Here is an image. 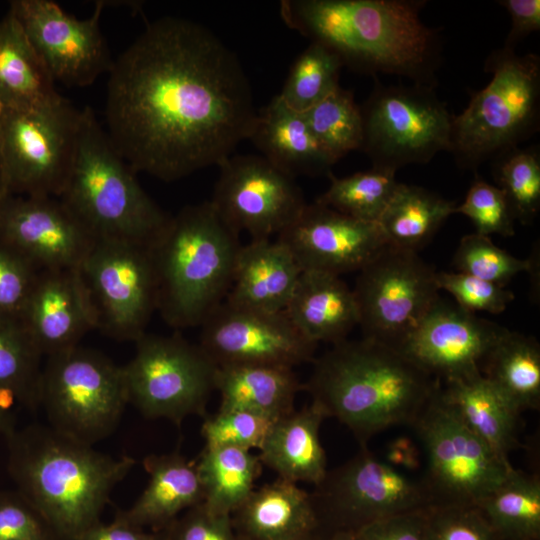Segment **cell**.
<instances>
[{"mask_svg":"<svg viewBox=\"0 0 540 540\" xmlns=\"http://www.w3.org/2000/svg\"><path fill=\"white\" fill-rule=\"evenodd\" d=\"M440 387L412 425L424 447L431 506H476L513 469L444 403Z\"/></svg>","mask_w":540,"mask_h":540,"instance_id":"obj_12","label":"cell"},{"mask_svg":"<svg viewBox=\"0 0 540 540\" xmlns=\"http://www.w3.org/2000/svg\"><path fill=\"white\" fill-rule=\"evenodd\" d=\"M149 475L146 488L125 511H118L130 523L161 532L184 511L201 504L203 491L196 462L179 452L144 458Z\"/></svg>","mask_w":540,"mask_h":540,"instance_id":"obj_27","label":"cell"},{"mask_svg":"<svg viewBox=\"0 0 540 540\" xmlns=\"http://www.w3.org/2000/svg\"><path fill=\"white\" fill-rule=\"evenodd\" d=\"M301 270L278 240L251 239L242 245L225 302L263 312H283Z\"/></svg>","mask_w":540,"mask_h":540,"instance_id":"obj_25","label":"cell"},{"mask_svg":"<svg viewBox=\"0 0 540 540\" xmlns=\"http://www.w3.org/2000/svg\"><path fill=\"white\" fill-rule=\"evenodd\" d=\"M435 273L416 252L386 246L352 290L363 338L399 350L440 298Z\"/></svg>","mask_w":540,"mask_h":540,"instance_id":"obj_14","label":"cell"},{"mask_svg":"<svg viewBox=\"0 0 540 540\" xmlns=\"http://www.w3.org/2000/svg\"><path fill=\"white\" fill-rule=\"evenodd\" d=\"M426 540H499L476 506H429Z\"/></svg>","mask_w":540,"mask_h":540,"instance_id":"obj_45","label":"cell"},{"mask_svg":"<svg viewBox=\"0 0 540 540\" xmlns=\"http://www.w3.org/2000/svg\"><path fill=\"white\" fill-rule=\"evenodd\" d=\"M39 402L50 427L93 446L114 432L128 404L123 367L80 346L48 356Z\"/></svg>","mask_w":540,"mask_h":540,"instance_id":"obj_9","label":"cell"},{"mask_svg":"<svg viewBox=\"0 0 540 540\" xmlns=\"http://www.w3.org/2000/svg\"><path fill=\"white\" fill-rule=\"evenodd\" d=\"M436 285L450 293L459 307L469 312L499 314L514 299L505 287L461 272H436Z\"/></svg>","mask_w":540,"mask_h":540,"instance_id":"obj_44","label":"cell"},{"mask_svg":"<svg viewBox=\"0 0 540 540\" xmlns=\"http://www.w3.org/2000/svg\"><path fill=\"white\" fill-rule=\"evenodd\" d=\"M303 113L318 142L336 162L348 153L360 150L362 115L349 90L338 85Z\"/></svg>","mask_w":540,"mask_h":540,"instance_id":"obj_38","label":"cell"},{"mask_svg":"<svg viewBox=\"0 0 540 540\" xmlns=\"http://www.w3.org/2000/svg\"><path fill=\"white\" fill-rule=\"evenodd\" d=\"M274 421L245 410L219 409L214 415L206 417L202 424L204 447L259 450Z\"/></svg>","mask_w":540,"mask_h":540,"instance_id":"obj_42","label":"cell"},{"mask_svg":"<svg viewBox=\"0 0 540 540\" xmlns=\"http://www.w3.org/2000/svg\"><path fill=\"white\" fill-rule=\"evenodd\" d=\"M427 508L373 521L358 532L362 540H426Z\"/></svg>","mask_w":540,"mask_h":540,"instance_id":"obj_49","label":"cell"},{"mask_svg":"<svg viewBox=\"0 0 540 540\" xmlns=\"http://www.w3.org/2000/svg\"><path fill=\"white\" fill-rule=\"evenodd\" d=\"M454 213L468 217L478 234H498L503 237L515 234V219L504 192L477 174L464 201L456 205Z\"/></svg>","mask_w":540,"mask_h":540,"instance_id":"obj_43","label":"cell"},{"mask_svg":"<svg viewBox=\"0 0 540 540\" xmlns=\"http://www.w3.org/2000/svg\"><path fill=\"white\" fill-rule=\"evenodd\" d=\"M83 109L60 94L0 109V154L8 195L58 197L69 174Z\"/></svg>","mask_w":540,"mask_h":540,"instance_id":"obj_8","label":"cell"},{"mask_svg":"<svg viewBox=\"0 0 540 540\" xmlns=\"http://www.w3.org/2000/svg\"><path fill=\"white\" fill-rule=\"evenodd\" d=\"M248 140L262 157L293 178L329 175L336 163L312 133L304 113L278 94L257 111Z\"/></svg>","mask_w":540,"mask_h":540,"instance_id":"obj_24","label":"cell"},{"mask_svg":"<svg viewBox=\"0 0 540 540\" xmlns=\"http://www.w3.org/2000/svg\"><path fill=\"white\" fill-rule=\"evenodd\" d=\"M231 518L240 540H312L319 528L310 493L278 477L255 488Z\"/></svg>","mask_w":540,"mask_h":540,"instance_id":"obj_23","label":"cell"},{"mask_svg":"<svg viewBox=\"0 0 540 540\" xmlns=\"http://www.w3.org/2000/svg\"><path fill=\"white\" fill-rule=\"evenodd\" d=\"M15 429L14 417L10 413L0 411V434L6 436Z\"/></svg>","mask_w":540,"mask_h":540,"instance_id":"obj_54","label":"cell"},{"mask_svg":"<svg viewBox=\"0 0 540 540\" xmlns=\"http://www.w3.org/2000/svg\"><path fill=\"white\" fill-rule=\"evenodd\" d=\"M215 390L219 409H238L277 420L293 412L303 390L294 368L279 365L240 364L218 366Z\"/></svg>","mask_w":540,"mask_h":540,"instance_id":"obj_30","label":"cell"},{"mask_svg":"<svg viewBox=\"0 0 540 540\" xmlns=\"http://www.w3.org/2000/svg\"><path fill=\"white\" fill-rule=\"evenodd\" d=\"M8 472L18 491L57 540H77L100 522L115 486L133 466L47 425L32 424L5 436Z\"/></svg>","mask_w":540,"mask_h":540,"instance_id":"obj_3","label":"cell"},{"mask_svg":"<svg viewBox=\"0 0 540 540\" xmlns=\"http://www.w3.org/2000/svg\"><path fill=\"white\" fill-rule=\"evenodd\" d=\"M77 540H162V535L160 532H147L117 512L111 523L100 521L83 532Z\"/></svg>","mask_w":540,"mask_h":540,"instance_id":"obj_51","label":"cell"},{"mask_svg":"<svg viewBox=\"0 0 540 540\" xmlns=\"http://www.w3.org/2000/svg\"><path fill=\"white\" fill-rule=\"evenodd\" d=\"M40 271L16 249L0 240V316H20Z\"/></svg>","mask_w":540,"mask_h":540,"instance_id":"obj_46","label":"cell"},{"mask_svg":"<svg viewBox=\"0 0 540 540\" xmlns=\"http://www.w3.org/2000/svg\"><path fill=\"white\" fill-rule=\"evenodd\" d=\"M0 540H57L18 491H0Z\"/></svg>","mask_w":540,"mask_h":540,"instance_id":"obj_47","label":"cell"},{"mask_svg":"<svg viewBox=\"0 0 540 540\" xmlns=\"http://www.w3.org/2000/svg\"><path fill=\"white\" fill-rule=\"evenodd\" d=\"M455 207L453 201L423 187L399 183L378 225L388 246L417 253Z\"/></svg>","mask_w":540,"mask_h":540,"instance_id":"obj_32","label":"cell"},{"mask_svg":"<svg viewBox=\"0 0 540 540\" xmlns=\"http://www.w3.org/2000/svg\"><path fill=\"white\" fill-rule=\"evenodd\" d=\"M440 385L398 350L362 338L334 344L316 359L303 390L365 447L388 427L412 426Z\"/></svg>","mask_w":540,"mask_h":540,"instance_id":"obj_4","label":"cell"},{"mask_svg":"<svg viewBox=\"0 0 540 540\" xmlns=\"http://www.w3.org/2000/svg\"><path fill=\"white\" fill-rule=\"evenodd\" d=\"M497 3L511 18L504 48L515 50L522 40L540 30V0H500Z\"/></svg>","mask_w":540,"mask_h":540,"instance_id":"obj_50","label":"cell"},{"mask_svg":"<svg viewBox=\"0 0 540 540\" xmlns=\"http://www.w3.org/2000/svg\"><path fill=\"white\" fill-rule=\"evenodd\" d=\"M310 495L319 526L327 521L333 529L359 530L373 521L431 506L422 481L379 460L366 447L327 471Z\"/></svg>","mask_w":540,"mask_h":540,"instance_id":"obj_15","label":"cell"},{"mask_svg":"<svg viewBox=\"0 0 540 540\" xmlns=\"http://www.w3.org/2000/svg\"><path fill=\"white\" fill-rule=\"evenodd\" d=\"M313 540H362L358 530L332 529L325 537L320 538L316 532Z\"/></svg>","mask_w":540,"mask_h":540,"instance_id":"obj_52","label":"cell"},{"mask_svg":"<svg viewBox=\"0 0 540 540\" xmlns=\"http://www.w3.org/2000/svg\"><path fill=\"white\" fill-rule=\"evenodd\" d=\"M93 329L136 342L157 311L151 247L96 241L75 269Z\"/></svg>","mask_w":540,"mask_h":540,"instance_id":"obj_13","label":"cell"},{"mask_svg":"<svg viewBox=\"0 0 540 540\" xmlns=\"http://www.w3.org/2000/svg\"><path fill=\"white\" fill-rule=\"evenodd\" d=\"M424 0H282L279 14L292 30L332 50L344 66L435 87L440 29L421 19Z\"/></svg>","mask_w":540,"mask_h":540,"instance_id":"obj_2","label":"cell"},{"mask_svg":"<svg viewBox=\"0 0 540 540\" xmlns=\"http://www.w3.org/2000/svg\"><path fill=\"white\" fill-rule=\"evenodd\" d=\"M506 330L439 298L398 351L433 377L449 381L481 372Z\"/></svg>","mask_w":540,"mask_h":540,"instance_id":"obj_21","label":"cell"},{"mask_svg":"<svg viewBox=\"0 0 540 540\" xmlns=\"http://www.w3.org/2000/svg\"><path fill=\"white\" fill-rule=\"evenodd\" d=\"M210 200L222 220L252 239L279 235L306 206L295 178L262 156L231 155L219 166Z\"/></svg>","mask_w":540,"mask_h":540,"instance_id":"obj_17","label":"cell"},{"mask_svg":"<svg viewBox=\"0 0 540 540\" xmlns=\"http://www.w3.org/2000/svg\"><path fill=\"white\" fill-rule=\"evenodd\" d=\"M0 240L39 270H73L96 240L57 197L8 195L0 203Z\"/></svg>","mask_w":540,"mask_h":540,"instance_id":"obj_19","label":"cell"},{"mask_svg":"<svg viewBox=\"0 0 540 540\" xmlns=\"http://www.w3.org/2000/svg\"><path fill=\"white\" fill-rule=\"evenodd\" d=\"M8 196L5 182H4V176H3V169H2V162H1V154H0V203Z\"/></svg>","mask_w":540,"mask_h":540,"instance_id":"obj_55","label":"cell"},{"mask_svg":"<svg viewBox=\"0 0 540 540\" xmlns=\"http://www.w3.org/2000/svg\"><path fill=\"white\" fill-rule=\"evenodd\" d=\"M57 198L96 241L151 247L171 218L143 190L89 107L83 109L73 162Z\"/></svg>","mask_w":540,"mask_h":540,"instance_id":"obj_6","label":"cell"},{"mask_svg":"<svg viewBox=\"0 0 540 540\" xmlns=\"http://www.w3.org/2000/svg\"><path fill=\"white\" fill-rule=\"evenodd\" d=\"M453 265L457 272L505 287L517 274L529 271L530 259H518L475 232L461 238Z\"/></svg>","mask_w":540,"mask_h":540,"instance_id":"obj_41","label":"cell"},{"mask_svg":"<svg viewBox=\"0 0 540 540\" xmlns=\"http://www.w3.org/2000/svg\"><path fill=\"white\" fill-rule=\"evenodd\" d=\"M341 59L322 44H310L293 62L281 92L291 108L305 112L339 85Z\"/></svg>","mask_w":540,"mask_h":540,"instance_id":"obj_40","label":"cell"},{"mask_svg":"<svg viewBox=\"0 0 540 540\" xmlns=\"http://www.w3.org/2000/svg\"><path fill=\"white\" fill-rule=\"evenodd\" d=\"M476 507L499 540H539L540 479L512 469Z\"/></svg>","mask_w":540,"mask_h":540,"instance_id":"obj_35","label":"cell"},{"mask_svg":"<svg viewBox=\"0 0 540 540\" xmlns=\"http://www.w3.org/2000/svg\"><path fill=\"white\" fill-rule=\"evenodd\" d=\"M135 343V355L122 366L128 404L148 419L178 426L188 416H204L218 366L202 347L178 334L145 333Z\"/></svg>","mask_w":540,"mask_h":540,"instance_id":"obj_11","label":"cell"},{"mask_svg":"<svg viewBox=\"0 0 540 540\" xmlns=\"http://www.w3.org/2000/svg\"><path fill=\"white\" fill-rule=\"evenodd\" d=\"M492 161L493 177L504 192L515 221L531 224L540 210L538 146L515 147Z\"/></svg>","mask_w":540,"mask_h":540,"instance_id":"obj_39","label":"cell"},{"mask_svg":"<svg viewBox=\"0 0 540 540\" xmlns=\"http://www.w3.org/2000/svg\"><path fill=\"white\" fill-rule=\"evenodd\" d=\"M41 358L20 320L0 316V386L31 411L40 407Z\"/></svg>","mask_w":540,"mask_h":540,"instance_id":"obj_37","label":"cell"},{"mask_svg":"<svg viewBox=\"0 0 540 540\" xmlns=\"http://www.w3.org/2000/svg\"><path fill=\"white\" fill-rule=\"evenodd\" d=\"M277 240L302 271L340 276L360 271L388 246L378 225L344 215L317 202L306 204Z\"/></svg>","mask_w":540,"mask_h":540,"instance_id":"obj_20","label":"cell"},{"mask_svg":"<svg viewBox=\"0 0 540 540\" xmlns=\"http://www.w3.org/2000/svg\"><path fill=\"white\" fill-rule=\"evenodd\" d=\"M363 140L360 150L372 168L393 173L411 164H426L448 151L453 115L434 87L385 85L378 79L360 106Z\"/></svg>","mask_w":540,"mask_h":540,"instance_id":"obj_10","label":"cell"},{"mask_svg":"<svg viewBox=\"0 0 540 540\" xmlns=\"http://www.w3.org/2000/svg\"><path fill=\"white\" fill-rule=\"evenodd\" d=\"M108 75L112 145L136 173L165 182L219 166L248 140L257 116L237 55L188 19L148 23Z\"/></svg>","mask_w":540,"mask_h":540,"instance_id":"obj_1","label":"cell"},{"mask_svg":"<svg viewBox=\"0 0 540 540\" xmlns=\"http://www.w3.org/2000/svg\"><path fill=\"white\" fill-rule=\"evenodd\" d=\"M54 83L19 23L8 11L0 19V109L53 99L59 95Z\"/></svg>","mask_w":540,"mask_h":540,"instance_id":"obj_31","label":"cell"},{"mask_svg":"<svg viewBox=\"0 0 540 540\" xmlns=\"http://www.w3.org/2000/svg\"><path fill=\"white\" fill-rule=\"evenodd\" d=\"M440 396L470 431L509 461L518 445L521 412L481 372L445 381Z\"/></svg>","mask_w":540,"mask_h":540,"instance_id":"obj_29","label":"cell"},{"mask_svg":"<svg viewBox=\"0 0 540 540\" xmlns=\"http://www.w3.org/2000/svg\"><path fill=\"white\" fill-rule=\"evenodd\" d=\"M199 345L217 366L279 365L313 361L316 345L285 312H263L223 302L200 326Z\"/></svg>","mask_w":540,"mask_h":540,"instance_id":"obj_18","label":"cell"},{"mask_svg":"<svg viewBox=\"0 0 540 540\" xmlns=\"http://www.w3.org/2000/svg\"><path fill=\"white\" fill-rule=\"evenodd\" d=\"M105 6V1L96 2L85 19L70 16L51 0H14L9 12L54 82L85 87L113 63L100 28Z\"/></svg>","mask_w":540,"mask_h":540,"instance_id":"obj_16","label":"cell"},{"mask_svg":"<svg viewBox=\"0 0 540 540\" xmlns=\"http://www.w3.org/2000/svg\"><path fill=\"white\" fill-rule=\"evenodd\" d=\"M480 370L522 412L540 406V346L536 339L506 330Z\"/></svg>","mask_w":540,"mask_h":540,"instance_id":"obj_33","label":"cell"},{"mask_svg":"<svg viewBox=\"0 0 540 540\" xmlns=\"http://www.w3.org/2000/svg\"><path fill=\"white\" fill-rule=\"evenodd\" d=\"M285 314L309 341L337 344L358 326L352 290L339 276L302 271Z\"/></svg>","mask_w":540,"mask_h":540,"instance_id":"obj_26","label":"cell"},{"mask_svg":"<svg viewBox=\"0 0 540 540\" xmlns=\"http://www.w3.org/2000/svg\"><path fill=\"white\" fill-rule=\"evenodd\" d=\"M196 465L202 504L212 513L230 516L253 492L262 470L258 455L234 447H204Z\"/></svg>","mask_w":540,"mask_h":540,"instance_id":"obj_34","label":"cell"},{"mask_svg":"<svg viewBox=\"0 0 540 540\" xmlns=\"http://www.w3.org/2000/svg\"><path fill=\"white\" fill-rule=\"evenodd\" d=\"M18 319L42 356L79 346L93 325L75 269L41 270Z\"/></svg>","mask_w":540,"mask_h":540,"instance_id":"obj_22","label":"cell"},{"mask_svg":"<svg viewBox=\"0 0 540 540\" xmlns=\"http://www.w3.org/2000/svg\"><path fill=\"white\" fill-rule=\"evenodd\" d=\"M330 185L315 202L352 218L378 223L399 182L395 173L371 168L339 178L329 174Z\"/></svg>","mask_w":540,"mask_h":540,"instance_id":"obj_36","label":"cell"},{"mask_svg":"<svg viewBox=\"0 0 540 540\" xmlns=\"http://www.w3.org/2000/svg\"><path fill=\"white\" fill-rule=\"evenodd\" d=\"M325 418L321 408L311 402L274 421L259 448L262 465L273 470L278 478L297 484H319L327 473L319 436Z\"/></svg>","mask_w":540,"mask_h":540,"instance_id":"obj_28","label":"cell"},{"mask_svg":"<svg viewBox=\"0 0 540 540\" xmlns=\"http://www.w3.org/2000/svg\"><path fill=\"white\" fill-rule=\"evenodd\" d=\"M160 533L162 540H240L230 515L212 513L202 503L184 511Z\"/></svg>","mask_w":540,"mask_h":540,"instance_id":"obj_48","label":"cell"},{"mask_svg":"<svg viewBox=\"0 0 540 540\" xmlns=\"http://www.w3.org/2000/svg\"><path fill=\"white\" fill-rule=\"evenodd\" d=\"M484 71L491 80L453 116L448 148L460 168L475 172L540 129L539 55L502 47L489 54Z\"/></svg>","mask_w":540,"mask_h":540,"instance_id":"obj_7","label":"cell"},{"mask_svg":"<svg viewBox=\"0 0 540 540\" xmlns=\"http://www.w3.org/2000/svg\"><path fill=\"white\" fill-rule=\"evenodd\" d=\"M241 246L210 200L171 216L151 246L157 311L169 326H201L226 300Z\"/></svg>","mask_w":540,"mask_h":540,"instance_id":"obj_5","label":"cell"},{"mask_svg":"<svg viewBox=\"0 0 540 540\" xmlns=\"http://www.w3.org/2000/svg\"><path fill=\"white\" fill-rule=\"evenodd\" d=\"M17 402L14 391L8 387L0 386V411L10 413V409Z\"/></svg>","mask_w":540,"mask_h":540,"instance_id":"obj_53","label":"cell"},{"mask_svg":"<svg viewBox=\"0 0 540 540\" xmlns=\"http://www.w3.org/2000/svg\"><path fill=\"white\" fill-rule=\"evenodd\" d=\"M313 539H314V538H313ZM313 539H312V540H313Z\"/></svg>","mask_w":540,"mask_h":540,"instance_id":"obj_56","label":"cell"}]
</instances>
